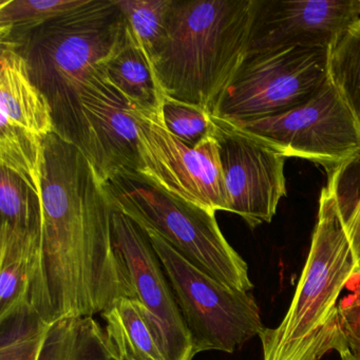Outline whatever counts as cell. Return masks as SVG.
<instances>
[{
	"label": "cell",
	"instance_id": "cell-1",
	"mask_svg": "<svg viewBox=\"0 0 360 360\" xmlns=\"http://www.w3.org/2000/svg\"><path fill=\"white\" fill-rule=\"evenodd\" d=\"M39 195L41 252L29 292L39 319L94 317L117 298L134 299L104 185L82 151L56 132L44 139Z\"/></svg>",
	"mask_w": 360,
	"mask_h": 360
},
{
	"label": "cell",
	"instance_id": "cell-2",
	"mask_svg": "<svg viewBox=\"0 0 360 360\" xmlns=\"http://www.w3.org/2000/svg\"><path fill=\"white\" fill-rule=\"evenodd\" d=\"M254 0H174L151 56L164 98L212 117L248 51Z\"/></svg>",
	"mask_w": 360,
	"mask_h": 360
},
{
	"label": "cell",
	"instance_id": "cell-3",
	"mask_svg": "<svg viewBox=\"0 0 360 360\" xmlns=\"http://www.w3.org/2000/svg\"><path fill=\"white\" fill-rule=\"evenodd\" d=\"M356 259L335 195L320 193L311 250L290 309L281 323L260 333L263 360H319L342 352L338 301L353 279Z\"/></svg>",
	"mask_w": 360,
	"mask_h": 360
},
{
	"label": "cell",
	"instance_id": "cell-4",
	"mask_svg": "<svg viewBox=\"0 0 360 360\" xmlns=\"http://www.w3.org/2000/svg\"><path fill=\"white\" fill-rule=\"evenodd\" d=\"M103 185L113 210L159 233L204 273L233 290L254 288L248 263L225 239L216 214L168 195L139 174H121Z\"/></svg>",
	"mask_w": 360,
	"mask_h": 360
},
{
	"label": "cell",
	"instance_id": "cell-5",
	"mask_svg": "<svg viewBox=\"0 0 360 360\" xmlns=\"http://www.w3.org/2000/svg\"><path fill=\"white\" fill-rule=\"evenodd\" d=\"M124 28L115 0H88L1 46L22 56L31 81L52 106L104 63Z\"/></svg>",
	"mask_w": 360,
	"mask_h": 360
},
{
	"label": "cell",
	"instance_id": "cell-6",
	"mask_svg": "<svg viewBox=\"0 0 360 360\" xmlns=\"http://www.w3.org/2000/svg\"><path fill=\"white\" fill-rule=\"evenodd\" d=\"M136 107L98 66L52 105L54 132L82 151L104 184L138 174Z\"/></svg>",
	"mask_w": 360,
	"mask_h": 360
},
{
	"label": "cell",
	"instance_id": "cell-7",
	"mask_svg": "<svg viewBox=\"0 0 360 360\" xmlns=\"http://www.w3.org/2000/svg\"><path fill=\"white\" fill-rule=\"evenodd\" d=\"M140 227L161 261L195 354L233 353L260 335L264 328L252 294L221 283L189 262L159 233Z\"/></svg>",
	"mask_w": 360,
	"mask_h": 360
},
{
	"label": "cell",
	"instance_id": "cell-8",
	"mask_svg": "<svg viewBox=\"0 0 360 360\" xmlns=\"http://www.w3.org/2000/svg\"><path fill=\"white\" fill-rule=\"evenodd\" d=\"M330 48L248 52L223 92L212 122L237 125L304 104L330 77Z\"/></svg>",
	"mask_w": 360,
	"mask_h": 360
},
{
	"label": "cell",
	"instance_id": "cell-9",
	"mask_svg": "<svg viewBox=\"0 0 360 360\" xmlns=\"http://www.w3.org/2000/svg\"><path fill=\"white\" fill-rule=\"evenodd\" d=\"M139 131L138 174L168 195L208 212H229V199L214 134L187 146L164 123L162 109L134 108Z\"/></svg>",
	"mask_w": 360,
	"mask_h": 360
},
{
	"label": "cell",
	"instance_id": "cell-10",
	"mask_svg": "<svg viewBox=\"0 0 360 360\" xmlns=\"http://www.w3.org/2000/svg\"><path fill=\"white\" fill-rule=\"evenodd\" d=\"M229 126L252 134L284 158L309 160L326 172L360 155V125L330 77L300 106Z\"/></svg>",
	"mask_w": 360,
	"mask_h": 360
},
{
	"label": "cell",
	"instance_id": "cell-11",
	"mask_svg": "<svg viewBox=\"0 0 360 360\" xmlns=\"http://www.w3.org/2000/svg\"><path fill=\"white\" fill-rule=\"evenodd\" d=\"M112 233L115 248L127 267L134 299L143 307L166 360H193L197 355L193 339L146 233L129 217L115 210Z\"/></svg>",
	"mask_w": 360,
	"mask_h": 360
},
{
	"label": "cell",
	"instance_id": "cell-12",
	"mask_svg": "<svg viewBox=\"0 0 360 360\" xmlns=\"http://www.w3.org/2000/svg\"><path fill=\"white\" fill-rule=\"evenodd\" d=\"M214 124L229 199V212L252 229L269 223L286 195L285 158L252 134Z\"/></svg>",
	"mask_w": 360,
	"mask_h": 360
},
{
	"label": "cell",
	"instance_id": "cell-13",
	"mask_svg": "<svg viewBox=\"0 0 360 360\" xmlns=\"http://www.w3.org/2000/svg\"><path fill=\"white\" fill-rule=\"evenodd\" d=\"M360 20V0H254L248 52L330 48Z\"/></svg>",
	"mask_w": 360,
	"mask_h": 360
},
{
	"label": "cell",
	"instance_id": "cell-14",
	"mask_svg": "<svg viewBox=\"0 0 360 360\" xmlns=\"http://www.w3.org/2000/svg\"><path fill=\"white\" fill-rule=\"evenodd\" d=\"M0 132L39 140L54 132L49 102L31 81L22 56L5 46L0 56Z\"/></svg>",
	"mask_w": 360,
	"mask_h": 360
},
{
	"label": "cell",
	"instance_id": "cell-15",
	"mask_svg": "<svg viewBox=\"0 0 360 360\" xmlns=\"http://www.w3.org/2000/svg\"><path fill=\"white\" fill-rule=\"evenodd\" d=\"M101 68L119 91L143 110H160L164 96L153 65L125 22L123 34Z\"/></svg>",
	"mask_w": 360,
	"mask_h": 360
},
{
	"label": "cell",
	"instance_id": "cell-16",
	"mask_svg": "<svg viewBox=\"0 0 360 360\" xmlns=\"http://www.w3.org/2000/svg\"><path fill=\"white\" fill-rule=\"evenodd\" d=\"M41 242V233L0 227V320L30 304L31 280Z\"/></svg>",
	"mask_w": 360,
	"mask_h": 360
},
{
	"label": "cell",
	"instance_id": "cell-17",
	"mask_svg": "<svg viewBox=\"0 0 360 360\" xmlns=\"http://www.w3.org/2000/svg\"><path fill=\"white\" fill-rule=\"evenodd\" d=\"M37 360H122L106 330L91 316L48 324Z\"/></svg>",
	"mask_w": 360,
	"mask_h": 360
},
{
	"label": "cell",
	"instance_id": "cell-18",
	"mask_svg": "<svg viewBox=\"0 0 360 360\" xmlns=\"http://www.w3.org/2000/svg\"><path fill=\"white\" fill-rule=\"evenodd\" d=\"M101 315L122 360H166L163 347L138 300L121 297Z\"/></svg>",
	"mask_w": 360,
	"mask_h": 360
},
{
	"label": "cell",
	"instance_id": "cell-19",
	"mask_svg": "<svg viewBox=\"0 0 360 360\" xmlns=\"http://www.w3.org/2000/svg\"><path fill=\"white\" fill-rule=\"evenodd\" d=\"M0 172V227L22 233H41V195L15 172L3 166Z\"/></svg>",
	"mask_w": 360,
	"mask_h": 360
},
{
	"label": "cell",
	"instance_id": "cell-20",
	"mask_svg": "<svg viewBox=\"0 0 360 360\" xmlns=\"http://www.w3.org/2000/svg\"><path fill=\"white\" fill-rule=\"evenodd\" d=\"M88 0H0V43H12L29 31L85 5Z\"/></svg>",
	"mask_w": 360,
	"mask_h": 360
},
{
	"label": "cell",
	"instance_id": "cell-21",
	"mask_svg": "<svg viewBox=\"0 0 360 360\" xmlns=\"http://www.w3.org/2000/svg\"><path fill=\"white\" fill-rule=\"evenodd\" d=\"M330 77L360 125V20L330 47Z\"/></svg>",
	"mask_w": 360,
	"mask_h": 360
},
{
	"label": "cell",
	"instance_id": "cell-22",
	"mask_svg": "<svg viewBox=\"0 0 360 360\" xmlns=\"http://www.w3.org/2000/svg\"><path fill=\"white\" fill-rule=\"evenodd\" d=\"M328 174V187L336 199L360 277V155Z\"/></svg>",
	"mask_w": 360,
	"mask_h": 360
},
{
	"label": "cell",
	"instance_id": "cell-23",
	"mask_svg": "<svg viewBox=\"0 0 360 360\" xmlns=\"http://www.w3.org/2000/svg\"><path fill=\"white\" fill-rule=\"evenodd\" d=\"M0 360H37L48 324L25 305L0 320Z\"/></svg>",
	"mask_w": 360,
	"mask_h": 360
},
{
	"label": "cell",
	"instance_id": "cell-24",
	"mask_svg": "<svg viewBox=\"0 0 360 360\" xmlns=\"http://www.w3.org/2000/svg\"><path fill=\"white\" fill-rule=\"evenodd\" d=\"M115 3L151 62L153 51L165 35L174 0H115Z\"/></svg>",
	"mask_w": 360,
	"mask_h": 360
},
{
	"label": "cell",
	"instance_id": "cell-25",
	"mask_svg": "<svg viewBox=\"0 0 360 360\" xmlns=\"http://www.w3.org/2000/svg\"><path fill=\"white\" fill-rule=\"evenodd\" d=\"M162 115L168 130L187 146L195 147L214 134L212 117L201 107L164 98Z\"/></svg>",
	"mask_w": 360,
	"mask_h": 360
},
{
	"label": "cell",
	"instance_id": "cell-26",
	"mask_svg": "<svg viewBox=\"0 0 360 360\" xmlns=\"http://www.w3.org/2000/svg\"><path fill=\"white\" fill-rule=\"evenodd\" d=\"M347 286L352 292L338 303L339 330L343 347L360 358V277L354 275Z\"/></svg>",
	"mask_w": 360,
	"mask_h": 360
},
{
	"label": "cell",
	"instance_id": "cell-27",
	"mask_svg": "<svg viewBox=\"0 0 360 360\" xmlns=\"http://www.w3.org/2000/svg\"><path fill=\"white\" fill-rule=\"evenodd\" d=\"M339 355H340L341 360H360V358L354 356L349 349H343L342 352L339 353Z\"/></svg>",
	"mask_w": 360,
	"mask_h": 360
}]
</instances>
